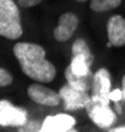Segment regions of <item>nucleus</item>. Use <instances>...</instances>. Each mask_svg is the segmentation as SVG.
I'll list each match as a JSON object with an SVG mask.
<instances>
[{"mask_svg":"<svg viewBox=\"0 0 125 132\" xmlns=\"http://www.w3.org/2000/svg\"><path fill=\"white\" fill-rule=\"evenodd\" d=\"M71 53H73V56H82V57H84L90 65H92V62H94L92 53H91L87 42L83 38H78V40L74 41Z\"/></svg>","mask_w":125,"mask_h":132,"instance_id":"nucleus-12","label":"nucleus"},{"mask_svg":"<svg viewBox=\"0 0 125 132\" xmlns=\"http://www.w3.org/2000/svg\"><path fill=\"white\" fill-rule=\"evenodd\" d=\"M41 129H42V124L34 122V120H28L25 124H22L21 127H19V131H21V132H26V131L41 132Z\"/></svg>","mask_w":125,"mask_h":132,"instance_id":"nucleus-15","label":"nucleus"},{"mask_svg":"<svg viewBox=\"0 0 125 132\" xmlns=\"http://www.w3.org/2000/svg\"><path fill=\"white\" fill-rule=\"evenodd\" d=\"M109 93H111V75H109V71L107 69H99L94 74L92 95L103 98V99H109Z\"/></svg>","mask_w":125,"mask_h":132,"instance_id":"nucleus-10","label":"nucleus"},{"mask_svg":"<svg viewBox=\"0 0 125 132\" xmlns=\"http://www.w3.org/2000/svg\"><path fill=\"white\" fill-rule=\"evenodd\" d=\"M28 95L33 102L42 106H58L62 101L59 93H55L40 83H33L28 87Z\"/></svg>","mask_w":125,"mask_h":132,"instance_id":"nucleus-5","label":"nucleus"},{"mask_svg":"<svg viewBox=\"0 0 125 132\" xmlns=\"http://www.w3.org/2000/svg\"><path fill=\"white\" fill-rule=\"evenodd\" d=\"M59 95L63 101L65 108L69 110V111L70 110H78V108L86 107L88 99H90V96L87 95V91L76 90L74 87H71L69 83L61 87Z\"/></svg>","mask_w":125,"mask_h":132,"instance_id":"nucleus-6","label":"nucleus"},{"mask_svg":"<svg viewBox=\"0 0 125 132\" xmlns=\"http://www.w3.org/2000/svg\"><path fill=\"white\" fill-rule=\"evenodd\" d=\"M42 0H17V3L20 7L22 8H30V7H34L38 3H41Z\"/></svg>","mask_w":125,"mask_h":132,"instance_id":"nucleus-18","label":"nucleus"},{"mask_svg":"<svg viewBox=\"0 0 125 132\" xmlns=\"http://www.w3.org/2000/svg\"><path fill=\"white\" fill-rule=\"evenodd\" d=\"M109 102V99H103L92 95L90 96L84 107L90 119L100 128H109L116 122V115L111 110Z\"/></svg>","mask_w":125,"mask_h":132,"instance_id":"nucleus-3","label":"nucleus"},{"mask_svg":"<svg viewBox=\"0 0 125 132\" xmlns=\"http://www.w3.org/2000/svg\"><path fill=\"white\" fill-rule=\"evenodd\" d=\"M65 77L67 79V83H69L71 87L76 90H81V91H88L91 89V83H92V79H94V75H78L75 74L70 65L66 68L65 70Z\"/></svg>","mask_w":125,"mask_h":132,"instance_id":"nucleus-11","label":"nucleus"},{"mask_svg":"<svg viewBox=\"0 0 125 132\" xmlns=\"http://www.w3.org/2000/svg\"><path fill=\"white\" fill-rule=\"evenodd\" d=\"M121 4V0H91L90 8L94 12H107Z\"/></svg>","mask_w":125,"mask_h":132,"instance_id":"nucleus-14","label":"nucleus"},{"mask_svg":"<svg viewBox=\"0 0 125 132\" xmlns=\"http://www.w3.org/2000/svg\"><path fill=\"white\" fill-rule=\"evenodd\" d=\"M108 40L112 46H124L125 45V19L115 15L107 23Z\"/></svg>","mask_w":125,"mask_h":132,"instance_id":"nucleus-9","label":"nucleus"},{"mask_svg":"<svg viewBox=\"0 0 125 132\" xmlns=\"http://www.w3.org/2000/svg\"><path fill=\"white\" fill-rule=\"evenodd\" d=\"M13 81V77L9 71H7L5 69H0V86H8Z\"/></svg>","mask_w":125,"mask_h":132,"instance_id":"nucleus-16","label":"nucleus"},{"mask_svg":"<svg viewBox=\"0 0 125 132\" xmlns=\"http://www.w3.org/2000/svg\"><path fill=\"white\" fill-rule=\"evenodd\" d=\"M109 131H112V132H125V127H116V128H112Z\"/></svg>","mask_w":125,"mask_h":132,"instance_id":"nucleus-19","label":"nucleus"},{"mask_svg":"<svg viewBox=\"0 0 125 132\" xmlns=\"http://www.w3.org/2000/svg\"><path fill=\"white\" fill-rule=\"evenodd\" d=\"M78 24H79V19L75 13L66 12L61 15L58 20V25L54 29V38L59 42L67 41L76 30Z\"/></svg>","mask_w":125,"mask_h":132,"instance_id":"nucleus-7","label":"nucleus"},{"mask_svg":"<svg viewBox=\"0 0 125 132\" xmlns=\"http://www.w3.org/2000/svg\"><path fill=\"white\" fill-rule=\"evenodd\" d=\"M109 99L111 101H113V102H119V101H121V99H124V93H122V90H120V89H115V90H111V93H109Z\"/></svg>","mask_w":125,"mask_h":132,"instance_id":"nucleus-17","label":"nucleus"},{"mask_svg":"<svg viewBox=\"0 0 125 132\" xmlns=\"http://www.w3.org/2000/svg\"><path fill=\"white\" fill-rule=\"evenodd\" d=\"M0 35L17 40L22 35L20 11L13 0H0Z\"/></svg>","mask_w":125,"mask_h":132,"instance_id":"nucleus-2","label":"nucleus"},{"mask_svg":"<svg viewBox=\"0 0 125 132\" xmlns=\"http://www.w3.org/2000/svg\"><path fill=\"white\" fill-rule=\"evenodd\" d=\"M13 54L21 66V70L29 78L40 83H48L54 79L55 68L45 58V50L38 44L17 42L13 46Z\"/></svg>","mask_w":125,"mask_h":132,"instance_id":"nucleus-1","label":"nucleus"},{"mask_svg":"<svg viewBox=\"0 0 125 132\" xmlns=\"http://www.w3.org/2000/svg\"><path fill=\"white\" fill-rule=\"evenodd\" d=\"M28 122V112L24 108L15 107L8 101L0 102V126L21 127Z\"/></svg>","mask_w":125,"mask_h":132,"instance_id":"nucleus-4","label":"nucleus"},{"mask_svg":"<svg viewBox=\"0 0 125 132\" xmlns=\"http://www.w3.org/2000/svg\"><path fill=\"white\" fill-rule=\"evenodd\" d=\"M122 93H124V99H125V74L122 77Z\"/></svg>","mask_w":125,"mask_h":132,"instance_id":"nucleus-20","label":"nucleus"},{"mask_svg":"<svg viewBox=\"0 0 125 132\" xmlns=\"http://www.w3.org/2000/svg\"><path fill=\"white\" fill-rule=\"evenodd\" d=\"M76 2H81V3H83V2H87V0H76Z\"/></svg>","mask_w":125,"mask_h":132,"instance_id":"nucleus-21","label":"nucleus"},{"mask_svg":"<svg viewBox=\"0 0 125 132\" xmlns=\"http://www.w3.org/2000/svg\"><path fill=\"white\" fill-rule=\"evenodd\" d=\"M75 119L66 114H58L46 116V119L42 123L41 132H67V131H75L74 129Z\"/></svg>","mask_w":125,"mask_h":132,"instance_id":"nucleus-8","label":"nucleus"},{"mask_svg":"<svg viewBox=\"0 0 125 132\" xmlns=\"http://www.w3.org/2000/svg\"><path fill=\"white\" fill-rule=\"evenodd\" d=\"M90 63L82 56H73V61L70 63L71 70L78 75H92L90 71Z\"/></svg>","mask_w":125,"mask_h":132,"instance_id":"nucleus-13","label":"nucleus"}]
</instances>
